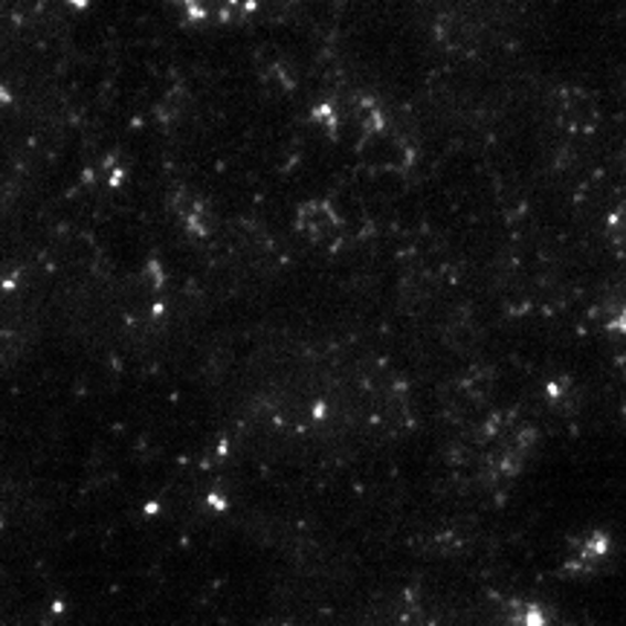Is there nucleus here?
Here are the masks:
<instances>
[{"mask_svg":"<svg viewBox=\"0 0 626 626\" xmlns=\"http://www.w3.org/2000/svg\"><path fill=\"white\" fill-rule=\"evenodd\" d=\"M363 626H433V620L426 618L424 606L415 597L401 595L383 601V606L371 612Z\"/></svg>","mask_w":626,"mask_h":626,"instance_id":"1","label":"nucleus"}]
</instances>
